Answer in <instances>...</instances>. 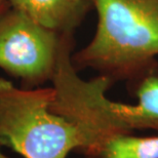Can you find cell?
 I'll use <instances>...</instances> for the list:
<instances>
[{
  "label": "cell",
  "mask_w": 158,
  "mask_h": 158,
  "mask_svg": "<svg viewBox=\"0 0 158 158\" xmlns=\"http://www.w3.org/2000/svg\"><path fill=\"white\" fill-rule=\"evenodd\" d=\"M97 10L94 38L72 58L74 67L126 75L158 56V0H88Z\"/></svg>",
  "instance_id": "obj_1"
},
{
  "label": "cell",
  "mask_w": 158,
  "mask_h": 158,
  "mask_svg": "<svg viewBox=\"0 0 158 158\" xmlns=\"http://www.w3.org/2000/svg\"><path fill=\"white\" fill-rule=\"evenodd\" d=\"M53 88L22 89L0 78V144L25 158H66L85 149L81 129L50 109Z\"/></svg>",
  "instance_id": "obj_2"
},
{
  "label": "cell",
  "mask_w": 158,
  "mask_h": 158,
  "mask_svg": "<svg viewBox=\"0 0 158 158\" xmlns=\"http://www.w3.org/2000/svg\"><path fill=\"white\" fill-rule=\"evenodd\" d=\"M60 43L61 34L10 5L0 14V68L28 85L52 78Z\"/></svg>",
  "instance_id": "obj_3"
},
{
  "label": "cell",
  "mask_w": 158,
  "mask_h": 158,
  "mask_svg": "<svg viewBox=\"0 0 158 158\" xmlns=\"http://www.w3.org/2000/svg\"><path fill=\"white\" fill-rule=\"evenodd\" d=\"M9 4L59 34L74 33L90 6L88 0H9Z\"/></svg>",
  "instance_id": "obj_4"
},
{
  "label": "cell",
  "mask_w": 158,
  "mask_h": 158,
  "mask_svg": "<svg viewBox=\"0 0 158 158\" xmlns=\"http://www.w3.org/2000/svg\"><path fill=\"white\" fill-rule=\"evenodd\" d=\"M137 96L135 105L110 100L109 109L113 119L127 132L134 128L158 129V75H148L142 81Z\"/></svg>",
  "instance_id": "obj_5"
},
{
  "label": "cell",
  "mask_w": 158,
  "mask_h": 158,
  "mask_svg": "<svg viewBox=\"0 0 158 158\" xmlns=\"http://www.w3.org/2000/svg\"><path fill=\"white\" fill-rule=\"evenodd\" d=\"M99 154L103 158H158V137L118 135L107 141Z\"/></svg>",
  "instance_id": "obj_6"
},
{
  "label": "cell",
  "mask_w": 158,
  "mask_h": 158,
  "mask_svg": "<svg viewBox=\"0 0 158 158\" xmlns=\"http://www.w3.org/2000/svg\"><path fill=\"white\" fill-rule=\"evenodd\" d=\"M9 5H10V4H9V3H6V4H4V5H1V6H0V14H2V12L4 11L5 9L7 8Z\"/></svg>",
  "instance_id": "obj_7"
},
{
  "label": "cell",
  "mask_w": 158,
  "mask_h": 158,
  "mask_svg": "<svg viewBox=\"0 0 158 158\" xmlns=\"http://www.w3.org/2000/svg\"><path fill=\"white\" fill-rule=\"evenodd\" d=\"M6 3H9V0H0V6L6 4Z\"/></svg>",
  "instance_id": "obj_8"
},
{
  "label": "cell",
  "mask_w": 158,
  "mask_h": 158,
  "mask_svg": "<svg viewBox=\"0 0 158 158\" xmlns=\"http://www.w3.org/2000/svg\"><path fill=\"white\" fill-rule=\"evenodd\" d=\"M0 158H7V157H6V156L4 155V154H2V153H1V151H0Z\"/></svg>",
  "instance_id": "obj_9"
}]
</instances>
